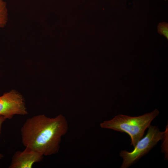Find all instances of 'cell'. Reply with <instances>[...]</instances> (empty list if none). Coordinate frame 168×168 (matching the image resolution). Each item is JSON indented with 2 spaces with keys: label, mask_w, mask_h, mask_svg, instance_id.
Segmentation results:
<instances>
[{
  "label": "cell",
  "mask_w": 168,
  "mask_h": 168,
  "mask_svg": "<svg viewBox=\"0 0 168 168\" xmlns=\"http://www.w3.org/2000/svg\"><path fill=\"white\" fill-rule=\"evenodd\" d=\"M8 12L6 3L0 0V28L4 27L8 21Z\"/></svg>",
  "instance_id": "obj_6"
},
{
  "label": "cell",
  "mask_w": 168,
  "mask_h": 168,
  "mask_svg": "<svg viewBox=\"0 0 168 168\" xmlns=\"http://www.w3.org/2000/svg\"><path fill=\"white\" fill-rule=\"evenodd\" d=\"M158 31L161 35H163L168 39V24L165 22L160 23L158 26Z\"/></svg>",
  "instance_id": "obj_7"
},
{
  "label": "cell",
  "mask_w": 168,
  "mask_h": 168,
  "mask_svg": "<svg viewBox=\"0 0 168 168\" xmlns=\"http://www.w3.org/2000/svg\"><path fill=\"white\" fill-rule=\"evenodd\" d=\"M28 113L22 95L12 90L0 96V115L11 119L15 115H25Z\"/></svg>",
  "instance_id": "obj_4"
},
{
  "label": "cell",
  "mask_w": 168,
  "mask_h": 168,
  "mask_svg": "<svg viewBox=\"0 0 168 168\" xmlns=\"http://www.w3.org/2000/svg\"><path fill=\"white\" fill-rule=\"evenodd\" d=\"M3 155L2 154L0 153V160L3 157Z\"/></svg>",
  "instance_id": "obj_9"
},
{
  "label": "cell",
  "mask_w": 168,
  "mask_h": 168,
  "mask_svg": "<svg viewBox=\"0 0 168 168\" xmlns=\"http://www.w3.org/2000/svg\"><path fill=\"white\" fill-rule=\"evenodd\" d=\"M6 119L2 115H0V134L1 132L2 126V123Z\"/></svg>",
  "instance_id": "obj_8"
},
{
  "label": "cell",
  "mask_w": 168,
  "mask_h": 168,
  "mask_svg": "<svg viewBox=\"0 0 168 168\" xmlns=\"http://www.w3.org/2000/svg\"><path fill=\"white\" fill-rule=\"evenodd\" d=\"M68 129V122L62 114L54 118L37 115L27 119L22 125V143L43 156L54 155L58 152L62 137Z\"/></svg>",
  "instance_id": "obj_1"
},
{
  "label": "cell",
  "mask_w": 168,
  "mask_h": 168,
  "mask_svg": "<svg viewBox=\"0 0 168 168\" xmlns=\"http://www.w3.org/2000/svg\"><path fill=\"white\" fill-rule=\"evenodd\" d=\"M146 136L138 141L131 152L122 151L120 156L123 161L120 168H127L147 153L160 141L165 136L166 132L160 131L156 126L150 125Z\"/></svg>",
  "instance_id": "obj_3"
},
{
  "label": "cell",
  "mask_w": 168,
  "mask_h": 168,
  "mask_svg": "<svg viewBox=\"0 0 168 168\" xmlns=\"http://www.w3.org/2000/svg\"><path fill=\"white\" fill-rule=\"evenodd\" d=\"M159 113V110L155 109L151 112L137 117L119 114L110 120L101 123L100 125L102 128L127 133L131 138V145L134 147Z\"/></svg>",
  "instance_id": "obj_2"
},
{
  "label": "cell",
  "mask_w": 168,
  "mask_h": 168,
  "mask_svg": "<svg viewBox=\"0 0 168 168\" xmlns=\"http://www.w3.org/2000/svg\"><path fill=\"white\" fill-rule=\"evenodd\" d=\"M25 147L23 151L15 153L9 168H31L35 163L43 160L44 156L42 154L32 149Z\"/></svg>",
  "instance_id": "obj_5"
}]
</instances>
